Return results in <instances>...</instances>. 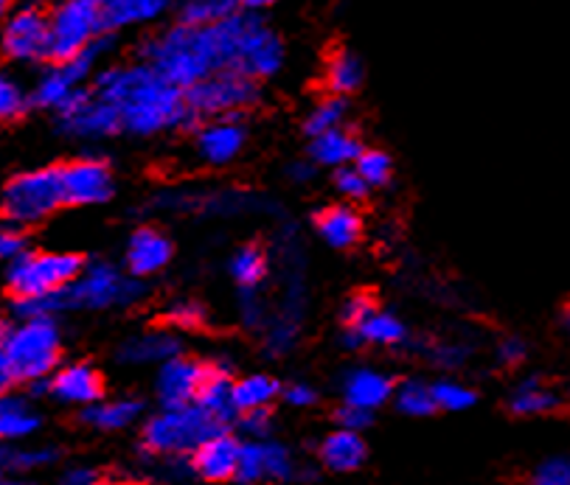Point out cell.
<instances>
[{
    "label": "cell",
    "mask_w": 570,
    "mask_h": 485,
    "mask_svg": "<svg viewBox=\"0 0 570 485\" xmlns=\"http://www.w3.org/2000/svg\"><path fill=\"white\" fill-rule=\"evenodd\" d=\"M62 485H105V477L96 468H71L62 477Z\"/></svg>",
    "instance_id": "51"
},
{
    "label": "cell",
    "mask_w": 570,
    "mask_h": 485,
    "mask_svg": "<svg viewBox=\"0 0 570 485\" xmlns=\"http://www.w3.org/2000/svg\"><path fill=\"white\" fill-rule=\"evenodd\" d=\"M0 51L14 62H48L51 59L48 12H42L40 7H26L9 14L0 29Z\"/></svg>",
    "instance_id": "10"
},
{
    "label": "cell",
    "mask_w": 570,
    "mask_h": 485,
    "mask_svg": "<svg viewBox=\"0 0 570 485\" xmlns=\"http://www.w3.org/2000/svg\"><path fill=\"white\" fill-rule=\"evenodd\" d=\"M219 433H228V424L197 404H188V407L164 409L149 418L141 441L149 457H188V452H195L203 441Z\"/></svg>",
    "instance_id": "4"
},
{
    "label": "cell",
    "mask_w": 570,
    "mask_h": 485,
    "mask_svg": "<svg viewBox=\"0 0 570 485\" xmlns=\"http://www.w3.org/2000/svg\"><path fill=\"white\" fill-rule=\"evenodd\" d=\"M107 46H110V34H105V37H99L96 42H90V46L85 48L79 57L68 59V62L51 65V71H48L46 77L37 82L35 96H31V105L51 107V110H57L59 101L66 99V96H71L73 90L82 85V79L94 71L96 57H99Z\"/></svg>",
    "instance_id": "13"
},
{
    "label": "cell",
    "mask_w": 570,
    "mask_h": 485,
    "mask_svg": "<svg viewBox=\"0 0 570 485\" xmlns=\"http://www.w3.org/2000/svg\"><path fill=\"white\" fill-rule=\"evenodd\" d=\"M230 18L208 26L177 23L175 29L153 37L141 46V59L175 88L188 90L217 71H228L230 62Z\"/></svg>",
    "instance_id": "2"
},
{
    "label": "cell",
    "mask_w": 570,
    "mask_h": 485,
    "mask_svg": "<svg viewBox=\"0 0 570 485\" xmlns=\"http://www.w3.org/2000/svg\"><path fill=\"white\" fill-rule=\"evenodd\" d=\"M287 175L293 177V180H312V177H315V164H312V160H301V164H293L287 169Z\"/></svg>",
    "instance_id": "52"
},
{
    "label": "cell",
    "mask_w": 570,
    "mask_h": 485,
    "mask_svg": "<svg viewBox=\"0 0 570 485\" xmlns=\"http://www.w3.org/2000/svg\"><path fill=\"white\" fill-rule=\"evenodd\" d=\"M239 9V0H186L180 9V23L208 26L217 20L230 18Z\"/></svg>",
    "instance_id": "33"
},
{
    "label": "cell",
    "mask_w": 570,
    "mask_h": 485,
    "mask_svg": "<svg viewBox=\"0 0 570 485\" xmlns=\"http://www.w3.org/2000/svg\"><path fill=\"white\" fill-rule=\"evenodd\" d=\"M236 284L242 289H259V284L267 278V256L259 245H245L230 261Z\"/></svg>",
    "instance_id": "32"
},
{
    "label": "cell",
    "mask_w": 570,
    "mask_h": 485,
    "mask_svg": "<svg viewBox=\"0 0 570 485\" xmlns=\"http://www.w3.org/2000/svg\"><path fill=\"white\" fill-rule=\"evenodd\" d=\"M14 385V379H12V374H9V368L3 363H0V396H3V393L9 390V387Z\"/></svg>",
    "instance_id": "54"
},
{
    "label": "cell",
    "mask_w": 570,
    "mask_h": 485,
    "mask_svg": "<svg viewBox=\"0 0 570 485\" xmlns=\"http://www.w3.org/2000/svg\"><path fill=\"white\" fill-rule=\"evenodd\" d=\"M3 463H7V455H3V449H0V466H3Z\"/></svg>",
    "instance_id": "58"
},
{
    "label": "cell",
    "mask_w": 570,
    "mask_h": 485,
    "mask_svg": "<svg viewBox=\"0 0 570 485\" xmlns=\"http://www.w3.org/2000/svg\"><path fill=\"white\" fill-rule=\"evenodd\" d=\"M239 418V429L250 438H265L271 433V422H273V413L271 407H256V409H245V413L236 415Z\"/></svg>",
    "instance_id": "45"
},
{
    "label": "cell",
    "mask_w": 570,
    "mask_h": 485,
    "mask_svg": "<svg viewBox=\"0 0 570 485\" xmlns=\"http://www.w3.org/2000/svg\"><path fill=\"white\" fill-rule=\"evenodd\" d=\"M360 152H363V141H360L357 135L348 132V129L343 127L330 129V132L324 135H315L309 147L312 164L335 166V169L354 164V160L360 158Z\"/></svg>",
    "instance_id": "22"
},
{
    "label": "cell",
    "mask_w": 570,
    "mask_h": 485,
    "mask_svg": "<svg viewBox=\"0 0 570 485\" xmlns=\"http://www.w3.org/2000/svg\"><path fill=\"white\" fill-rule=\"evenodd\" d=\"M94 93L116 107L121 127L132 135H155L164 129L195 132L203 127L200 118L188 110L183 90L166 82L147 62L107 68L96 77Z\"/></svg>",
    "instance_id": "1"
},
{
    "label": "cell",
    "mask_w": 570,
    "mask_h": 485,
    "mask_svg": "<svg viewBox=\"0 0 570 485\" xmlns=\"http://www.w3.org/2000/svg\"><path fill=\"white\" fill-rule=\"evenodd\" d=\"M396 407L405 415H433L439 409L433 402V393L422 382H405L396 390Z\"/></svg>",
    "instance_id": "36"
},
{
    "label": "cell",
    "mask_w": 570,
    "mask_h": 485,
    "mask_svg": "<svg viewBox=\"0 0 570 485\" xmlns=\"http://www.w3.org/2000/svg\"><path fill=\"white\" fill-rule=\"evenodd\" d=\"M278 393H282V385L271 376H247V379L230 385V402H234L236 413H245V409L267 407Z\"/></svg>",
    "instance_id": "29"
},
{
    "label": "cell",
    "mask_w": 570,
    "mask_h": 485,
    "mask_svg": "<svg viewBox=\"0 0 570 485\" xmlns=\"http://www.w3.org/2000/svg\"><path fill=\"white\" fill-rule=\"evenodd\" d=\"M9 328H12L9 326V320H3V317H0V343H3V337L9 334Z\"/></svg>",
    "instance_id": "56"
},
{
    "label": "cell",
    "mask_w": 570,
    "mask_h": 485,
    "mask_svg": "<svg viewBox=\"0 0 570 485\" xmlns=\"http://www.w3.org/2000/svg\"><path fill=\"white\" fill-rule=\"evenodd\" d=\"M7 284L14 300H29L51 295L68 287L85 273L88 261L79 253H31L26 250L14 261H9Z\"/></svg>",
    "instance_id": "7"
},
{
    "label": "cell",
    "mask_w": 570,
    "mask_h": 485,
    "mask_svg": "<svg viewBox=\"0 0 570 485\" xmlns=\"http://www.w3.org/2000/svg\"><path fill=\"white\" fill-rule=\"evenodd\" d=\"M59 129L77 138H107L121 132V116L112 105L101 101L94 90L77 88L57 105Z\"/></svg>",
    "instance_id": "11"
},
{
    "label": "cell",
    "mask_w": 570,
    "mask_h": 485,
    "mask_svg": "<svg viewBox=\"0 0 570 485\" xmlns=\"http://www.w3.org/2000/svg\"><path fill=\"white\" fill-rule=\"evenodd\" d=\"M262 461H265V483H284V479L295 477L293 457H289L287 446L282 444H262Z\"/></svg>",
    "instance_id": "37"
},
{
    "label": "cell",
    "mask_w": 570,
    "mask_h": 485,
    "mask_svg": "<svg viewBox=\"0 0 570 485\" xmlns=\"http://www.w3.org/2000/svg\"><path fill=\"white\" fill-rule=\"evenodd\" d=\"M523 357H525V343H520V339H514V337H509L500 343L498 359L505 365V368H514V365H520L523 363Z\"/></svg>",
    "instance_id": "49"
},
{
    "label": "cell",
    "mask_w": 570,
    "mask_h": 485,
    "mask_svg": "<svg viewBox=\"0 0 570 485\" xmlns=\"http://www.w3.org/2000/svg\"><path fill=\"white\" fill-rule=\"evenodd\" d=\"M0 485H29V483H14V479H0Z\"/></svg>",
    "instance_id": "57"
},
{
    "label": "cell",
    "mask_w": 570,
    "mask_h": 485,
    "mask_svg": "<svg viewBox=\"0 0 570 485\" xmlns=\"http://www.w3.org/2000/svg\"><path fill=\"white\" fill-rule=\"evenodd\" d=\"M48 393L66 404H96L105 396V382L90 365H71L48 379Z\"/></svg>",
    "instance_id": "19"
},
{
    "label": "cell",
    "mask_w": 570,
    "mask_h": 485,
    "mask_svg": "<svg viewBox=\"0 0 570 485\" xmlns=\"http://www.w3.org/2000/svg\"><path fill=\"white\" fill-rule=\"evenodd\" d=\"M335 422L341 424L343 429H352V433H357V429L371 427L374 415H371V409L357 407V404H343V407L335 409Z\"/></svg>",
    "instance_id": "47"
},
{
    "label": "cell",
    "mask_w": 570,
    "mask_h": 485,
    "mask_svg": "<svg viewBox=\"0 0 570 485\" xmlns=\"http://www.w3.org/2000/svg\"><path fill=\"white\" fill-rule=\"evenodd\" d=\"M59 359V328L53 317H29L0 343V363L14 382L46 379Z\"/></svg>",
    "instance_id": "5"
},
{
    "label": "cell",
    "mask_w": 570,
    "mask_h": 485,
    "mask_svg": "<svg viewBox=\"0 0 570 485\" xmlns=\"http://www.w3.org/2000/svg\"><path fill=\"white\" fill-rule=\"evenodd\" d=\"M9 12H12V0H0V29H3V23H7Z\"/></svg>",
    "instance_id": "55"
},
{
    "label": "cell",
    "mask_w": 570,
    "mask_h": 485,
    "mask_svg": "<svg viewBox=\"0 0 570 485\" xmlns=\"http://www.w3.org/2000/svg\"><path fill=\"white\" fill-rule=\"evenodd\" d=\"M335 186L346 199H365V194H368V182L357 175V169H348V166L337 169Z\"/></svg>",
    "instance_id": "46"
},
{
    "label": "cell",
    "mask_w": 570,
    "mask_h": 485,
    "mask_svg": "<svg viewBox=\"0 0 570 485\" xmlns=\"http://www.w3.org/2000/svg\"><path fill=\"white\" fill-rule=\"evenodd\" d=\"M29 241H26V234L18 228V225L0 219V261H14L18 256H23L29 250Z\"/></svg>",
    "instance_id": "43"
},
{
    "label": "cell",
    "mask_w": 570,
    "mask_h": 485,
    "mask_svg": "<svg viewBox=\"0 0 570 485\" xmlns=\"http://www.w3.org/2000/svg\"><path fill=\"white\" fill-rule=\"evenodd\" d=\"M62 188H66V205H99L116 194L110 166L96 158L62 166Z\"/></svg>",
    "instance_id": "14"
},
{
    "label": "cell",
    "mask_w": 570,
    "mask_h": 485,
    "mask_svg": "<svg viewBox=\"0 0 570 485\" xmlns=\"http://www.w3.org/2000/svg\"><path fill=\"white\" fill-rule=\"evenodd\" d=\"M171 261V241L155 228H138L127 245V269L132 278L160 273Z\"/></svg>",
    "instance_id": "18"
},
{
    "label": "cell",
    "mask_w": 570,
    "mask_h": 485,
    "mask_svg": "<svg viewBox=\"0 0 570 485\" xmlns=\"http://www.w3.org/2000/svg\"><path fill=\"white\" fill-rule=\"evenodd\" d=\"M348 112V105L343 96H332V99H324L321 101L315 110L309 112V118H306L304 129L309 138H315V135H324L330 132V129H337L343 123V118H346Z\"/></svg>",
    "instance_id": "34"
},
{
    "label": "cell",
    "mask_w": 570,
    "mask_h": 485,
    "mask_svg": "<svg viewBox=\"0 0 570 485\" xmlns=\"http://www.w3.org/2000/svg\"><path fill=\"white\" fill-rule=\"evenodd\" d=\"M376 309V298L371 293H365V289H360V293L348 295L346 304H343V311H341V320L346 328H357L360 323L368 320Z\"/></svg>",
    "instance_id": "40"
},
{
    "label": "cell",
    "mask_w": 570,
    "mask_h": 485,
    "mask_svg": "<svg viewBox=\"0 0 570 485\" xmlns=\"http://www.w3.org/2000/svg\"><path fill=\"white\" fill-rule=\"evenodd\" d=\"M354 169H357V175L368 182V188H376L389 186L394 166H391L389 155L380 152V149H363L360 158L354 160Z\"/></svg>",
    "instance_id": "35"
},
{
    "label": "cell",
    "mask_w": 570,
    "mask_h": 485,
    "mask_svg": "<svg viewBox=\"0 0 570 485\" xmlns=\"http://www.w3.org/2000/svg\"><path fill=\"white\" fill-rule=\"evenodd\" d=\"M284 402L295 404V407H312V404L318 402V393L312 390L309 385H289L284 387Z\"/></svg>",
    "instance_id": "50"
},
{
    "label": "cell",
    "mask_w": 570,
    "mask_h": 485,
    "mask_svg": "<svg viewBox=\"0 0 570 485\" xmlns=\"http://www.w3.org/2000/svg\"><path fill=\"white\" fill-rule=\"evenodd\" d=\"M529 485H570V466L564 457H551L531 474Z\"/></svg>",
    "instance_id": "44"
},
{
    "label": "cell",
    "mask_w": 570,
    "mask_h": 485,
    "mask_svg": "<svg viewBox=\"0 0 570 485\" xmlns=\"http://www.w3.org/2000/svg\"><path fill=\"white\" fill-rule=\"evenodd\" d=\"M315 230L326 245L346 250V247L357 245L360 236H363V219L346 205H330V208L315 214Z\"/></svg>",
    "instance_id": "20"
},
{
    "label": "cell",
    "mask_w": 570,
    "mask_h": 485,
    "mask_svg": "<svg viewBox=\"0 0 570 485\" xmlns=\"http://www.w3.org/2000/svg\"><path fill=\"white\" fill-rule=\"evenodd\" d=\"M59 461V452L51 446H37V449H20L7 455V463L14 472H31V468H46Z\"/></svg>",
    "instance_id": "42"
},
{
    "label": "cell",
    "mask_w": 570,
    "mask_h": 485,
    "mask_svg": "<svg viewBox=\"0 0 570 485\" xmlns=\"http://www.w3.org/2000/svg\"><path fill=\"white\" fill-rule=\"evenodd\" d=\"M430 393H433L435 407L453 409V413H459V409H470L472 404L478 402V396L470 390V387L453 385V382H439V385L430 387Z\"/></svg>",
    "instance_id": "38"
},
{
    "label": "cell",
    "mask_w": 570,
    "mask_h": 485,
    "mask_svg": "<svg viewBox=\"0 0 570 485\" xmlns=\"http://www.w3.org/2000/svg\"><path fill=\"white\" fill-rule=\"evenodd\" d=\"M559 407H562V398H559L551 387L542 385L540 379L523 382V385L514 390V396L509 398L512 415H546Z\"/></svg>",
    "instance_id": "28"
},
{
    "label": "cell",
    "mask_w": 570,
    "mask_h": 485,
    "mask_svg": "<svg viewBox=\"0 0 570 485\" xmlns=\"http://www.w3.org/2000/svg\"><path fill=\"white\" fill-rule=\"evenodd\" d=\"M66 205V188H62V166H46V169L26 171L12 177L0 197V217L7 222L26 228L37 225Z\"/></svg>",
    "instance_id": "6"
},
{
    "label": "cell",
    "mask_w": 570,
    "mask_h": 485,
    "mask_svg": "<svg viewBox=\"0 0 570 485\" xmlns=\"http://www.w3.org/2000/svg\"><path fill=\"white\" fill-rule=\"evenodd\" d=\"M141 409L144 404L136 402V398H121V402L110 404H88V409L79 415V422L96 429H124L136 422Z\"/></svg>",
    "instance_id": "26"
},
{
    "label": "cell",
    "mask_w": 570,
    "mask_h": 485,
    "mask_svg": "<svg viewBox=\"0 0 570 485\" xmlns=\"http://www.w3.org/2000/svg\"><path fill=\"white\" fill-rule=\"evenodd\" d=\"M365 444L357 433L352 429H341V433H332L330 438L321 444V463L332 472H357L365 463Z\"/></svg>",
    "instance_id": "25"
},
{
    "label": "cell",
    "mask_w": 570,
    "mask_h": 485,
    "mask_svg": "<svg viewBox=\"0 0 570 485\" xmlns=\"http://www.w3.org/2000/svg\"><path fill=\"white\" fill-rule=\"evenodd\" d=\"M26 107H29V99L20 85L7 71H0V123L18 118Z\"/></svg>",
    "instance_id": "39"
},
{
    "label": "cell",
    "mask_w": 570,
    "mask_h": 485,
    "mask_svg": "<svg viewBox=\"0 0 570 485\" xmlns=\"http://www.w3.org/2000/svg\"><path fill=\"white\" fill-rule=\"evenodd\" d=\"M247 132L239 118H217L197 129V149L212 166H225L245 149Z\"/></svg>",
    "instance_id": "17"
},
{
    "label": "cell",
    "mask_w": 570,
    "mask_h": 485,
    "mask_svg": "<svg viewBox=\"0 0 570 485\" xmlns=\"http://www.w3.org/2000/svg\"><path fill=\"white\" fill-rule=\"evenodd\" d=\"M357 337L360 343H371V345H400L407 339V328L402 326L400 317L394 315H380V311H374V315L368 317V320L360 323L357 328Z\"/></svg>",
    "instance_id": "31"
},
{
    "label": "cell",
    "mask_w": 570,
    "mask_h": 485,
    "mask_svg": "<svg viewBox=\"0 0 570 485\" xmlns=\"http://www.w3.org/2000/svg\"><path fill=\"white\" fill-rule=\"evenodd\" d=\"M40 427V415L26 407L23 398L3 396L0 398V441H12L31 435Z\"/></svg>",
    "instance_id": "30"
},
{
    "label": "cell",
    "mask_w": 570,
    "mask_h": 485,
    "mask_svg": "<svg viewBox=\"0 0 570 485\" xmlns=\"http://www.w3.org/2000/svg\"><path fill=\"white\" fill-rule=\"evenodd\" d=\"M180 339L171 331H149L141 337H132L118 348V363L144 365V363H166L171 357H180Z\"/></svg>",
    "instance_id": "21"
},
{
    "label": "cell",
    "mask_w": 570,
    "mask_h": 485,
    "mask_svg": "<svg viewBox=\"0 0 570 485\" xmlns=\"http://www.w3.org/2000/svg\"><path fill=\"white\" fill-rule=\"evenodd\" d=\"M239 449L242 444L230 433L214 435L191 452V472L208 483H228L236 474Z\"/></svg>",
    "instance_id": "16"
},
{
    "label": "cell",
    "mask_w": 570,
    "mask_h": 485,
    "mask_svg": "<svg viewBox=\"0 0 570 485\" xmlns=\"http://www.w3.org/2000/svg\"><path fill=\"white\" fill-rule=\"evenodd\" d=\"M394 393V382L389 376L376 374V370H352L343 382V396H346V404H357V407L374 409L380 404H385Z\"/></svg>",
    "instance_id": "24"
},
{
    "label": "cell",
    "mask_w": 570,
    "mask_h": 485,
    "mask_svg": "<svg viewBox=\"0 0 570 485\" xmlns=\"http://www.w3.org/2000/svg\"><path fill=\"white\" fill-rule=\"evenodd\" d=\"M203 374H206V363L186 357L166 359L158 376V398L164 409H177L195 404L197 390H200Z\"/></svg>",
    "instance_id": "15"
},
{
    "label": "cell",
    "mask_w": 570,
    "mask_h": 485,
    "mask_svg": "<svg viewBox=\"0 0 570 485\" xmlns=\"http://www.w3.org/2000/svg\"><path fill=\"white\" fill-rule=\"evenodd\" d=\"M48 29H51V59L59 65L79 57L90 42L101 34V9L96 0H62L53 12H48Z\"/></svg>",
    "instance_id": "9"
},
{
    "label": "cell",
    "mask_w": 570,
    "mask_h": 485,
    "mask_svg": "<svg viewBox=\"0 0 570 485\" xmlns=\"http://www.w3.org/2000/svg\"><path fill=\"white\" fill-rule=\"evenodd\" d=\"M188 110L200 121L206 118H242V112L259 105V85L236 71H217L203 82L183 90Z\"/></svg>",
    "instance_id": "8"
},
{
    "label": "cell",
    "mask_w": 570,
    "mask_h": 485,
    "mask_svg": "<svg viewBox=\"0 0 570 485\" xmlns=\"http://www.w3.org/2000/svg\"><path fill=\"white\" fill-rule=\"evenodd\" d=\"M147 295V287L136 278L118 273L110 264H94L85 267L77 281L57 289L51 295L29 300H14V315L29 320V317H53L59 311L73 309H107V306H132Z\"/></svg>",
    "instance_id": "3"
},
{
    "label": "cell",
    "mask_w": 570,
    "mask_h": 485,
    "mask_svg": "<svg viewBox=\"0 0 570 485\" xmlns=\"http://www.w3.org/2000/svg\"><path fill=\"white\" fill-rule=\"evenodd\" d=\"M365 71H363V62H360L357 53L352 51H335L326 62V88L332 90L335 96H346L360 90L363 85Z\"/></svg>",
    "instance_id": "27"
},
{
    "label": "cell",
    "mask_w": 570,
    "mask_h": 485,
    "mask_svg": "<svg viewBox=\"0 0 570 485\" xmlns=\"http://www.w3.org/2000/svg\"><path fill=\"white\" fill-rule=\"evenodd\" d=\"M284 62V46L256 14H247L245 31L236 48L234 71L247 79H267L278 73Z\"/></svg>",
    "instance_id": "12"
},
{
    "label": "cell",
    "mask_w": 570,
    "mask_h": 485,
    "mask_svg": "<svg viewBox=\"0 0 570 485\" xmlns=\"http://www.w3.org/2000/svg\"><path fill=\"white\" fill-rule=\"evenodd\" d=\"M466 348L464 345H444V343H435L428 348V357L433 359L435 365H441V368H459L461 363L466 359Z\"/></svg>",
    "instance_id": "48"
},
{
    "label": "cell",
    "mask_w": 570,
    "mask_h": 485,
    "mask_svg": "<svg viewBox=\"0 0 570 485\" xmlns=\"http://www.w3.org/2000/svg\"><path fill=\"white\" fill-rule=\"evenodd\" d=\"M96 3L101 9V34L158 18L169 7V0H96Z\"/></svg>",
    "instance_id": "23"
},
{
    "label": "cell",
    "mask_w": 570,
    "mask_h": 485,
    "mask_svg": "<svg viewBox=\"0 0 570 485\" xmlns=\"http://www.w3.org/2000/svg\"><path fill=\"white\" fill-rule=\"evenodd\" d=\"M164 323H169L171 328H183V331H195V328L206 326V309L200 304L183 300V304H175L166 311Z\"/></svg>",
    "instance_id": "41"
},
{
    "label": "cell",
    "mask_w": 570,
    "mask_h": 485,
    "mask_svg": "<svg viewBox=\"0 0 570 485\" xmlns=\"http://www.w3.org/2000/svg\"><path fill=\"white\" fill-rule=\"evenodd\" d=\"M276 0H239V7H245L247 12H259V9L273 7Z\"/></svg>",
    "instance_id": "53"
}]
</instances>
